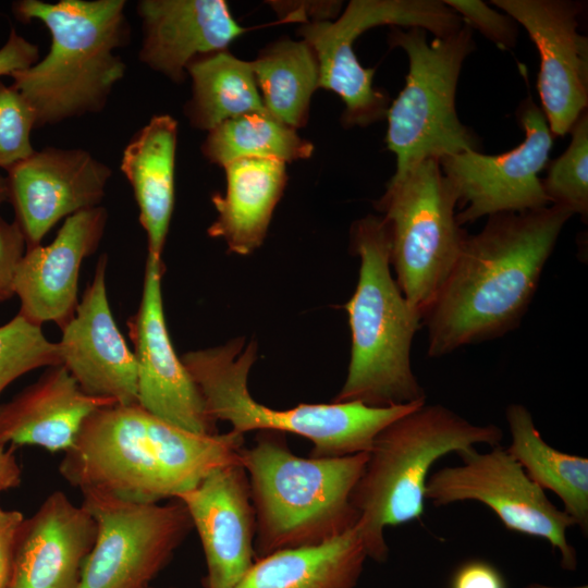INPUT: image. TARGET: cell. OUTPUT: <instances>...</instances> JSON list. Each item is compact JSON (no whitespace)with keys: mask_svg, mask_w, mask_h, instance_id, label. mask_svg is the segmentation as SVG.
<instances>
[{"mask_svg":"<svg viewBox=\"0 0 588 588\" xmlns=\"http://www.w3.org/2000/svg\"><path fill=\"white\" fill-rule=\"evenodd\" d=\"M572 216L558 205L495 213L488 217L479 233L468 234L422 316L428 356H445L514 330Z\"/></svg>","mask_w":588,"mask_h":588,"instance_id":"1","label":"cell"},{"mask_svg":"<svg viewBox=\"0 0 588 588\" xmlns=\"http://www.w3.org/2000/svg\"><path fill=\"white\" fill-rule=\"evenodd\" d=\"M244 434H199L140 405L112 404L88 416L59 473L72 487L125 502L176 499L210 473L241 463Z\"/></svg>","mask_w":588,"mask_h":588,"instance_id":"2","label":"cell"},{"mask_svg":"<svg viewBox=\"0 0 588 588\" xmlns=\"http://www.w3.org/2000/svg\"><path fill=\"white\" fill-rule=\"evenodd\" d=\"M124 0H20L23 22H41L50 33L48 53L11 75L12 86L33 109L36 128L101 112L126 65L118 50L128 45Z\"/></svg>","mask_w":588,"mask_h":588,"instance_id":"3","label":"cell"},{"mask_svg":"<svg viewBox=\"0 0 588 588\" xmlns=\"http://www.w3.org/2000/svg\"><path fill=\"white\" fill-rule=\"evenodd\" d=\"M367 460L368 452L301 457L284 433L259 431L240 455L255 510L256 559L319 546L354 528L359 514L352 493Z\"/></svg>","mask_w":588,"mask_h":588,"instance_id":"4","label":"cell"},{"mask_svg":"<svg viewBox=\"0 0 588 588\" xmlns=\"http://www.w3.org/2000/svg\"><path fill=\"white\" fill-rule=\"evenodd\" d=\"M352 248L360 259L354 294L345 304L352 333L347 375L332 402L388 407L426 402L411 351L422 316L401 292L391 273L390 237L380 216L353 223Z\"/></svg>","mask_w":588,"mask_h":588,"instance_id":"5","label":"cell"},{"mask_svg":"<svg viewBox=\"0 0 588 588\" xmlns=\"http://www.w3.org/2000/svg\"><path fill=\"white\" fill-rule=\"evenodd\" d=\"M500 427L476 425L440 404L422 403L397 417L376 436L352 502L356 527L368 558L385 562L384 528L420 519L425 489L433 464L476 444L500 445Z\"/></svg>","mask_w":588,"mask_h":588,"instance_id":"6","label":"cell"},{"mask_svg":"<svg viewBox=\"0 0 588 588\" xmlns=\"http://www.w3.org/2000/svg\"><path fill=\"white\" fill-rule=\"evenodd\" d=\"M257 346L236 338L224 345L191 351L181 357L209 415L232 431H277L311 441L310 457H341L369 452L380 430L422 403L372 407L360 402L299 404L274 409L249 393L248 375ZM427 402V401H426Z\"/></svg>","mask_w":588,"mask_h":588,"instance_id":"7","label":"cell"},{"mask_svg":"<svg viewBox=\"0 0 588 588\" xmlns=\"http://www.w3.org/2000/svg\"><path fill=\"white\" fill-rule=\"evenodd\" d=\"M388 41L408 59L405 86L385 115L387 146L396 157L392 176L426 159L478 151V137L460 121L455 107L463 63L475 49L473 29L464 23L456 33L428 41L422 28L393 26Z\"/></svg>","mask_w":588,"mask_h":588,"instance_id":"8","label":"cell"},{"mask_svg":"<svg viewBox=\"0 0 588 588\" xmlns=\"http://www.w3.org/2000/svg\"><path fill=\"white\" fill-rule=\"evenodd\" d=\"M457 197L437 159L392 176L375 203L389 231L390 264L408 304L421 316L454 266L468 233L456 220Z\"/></svg>","mask_w":588,"mask_h":588,"instance_id":"9","label":"cell"},{"mask_svg":"<svg viewBox=\"0 0 588 588\" xmlns=\"http://www.w3.org/2000/svg\"><path fill=\"white\" fill-rule=\"evenodd\" d=\"M380 25L419 27L446 37L462 26L461 17L439 0H352L335 21L303 24L297 35L313 48L319 66V88L340 96L345 127H366L385 118L391 103L387 91L373 86L375 68H364L355 40Z\"/></svg>","mask_w":588,"mask_h":588,"instance_id":"10","label":"cell"},{"mask_svg":"<svg viewBox=\"0 0 588 588\" xmlns=\"http://www.w3.org/2000/svg\"><path fill=\"white\" fill-rule=\"evenodd\" d=\"M96 539L78 588H149L194 529L182 501L137 504L83 492Z\"/></svg>","mask_w":588,"mask_h":588,"instance_id":"11","label":"cell"},{"mask_svg":"<svg viewBox=\"0 0 588 588\" xmlns=\"http://www.w3.org/2000/svg\"><path fill=\"white\" fill-rule=\"evenodd\" d=\"M462 464L445 466L429 476L425 499L434 506L478 501L511 531L537 537L559 550L561 567L574 571L577 553L566 531L575 523L559 510L519 463L501 445L480 453L476 448L457 453Z\"/></svg>","mask_w":588,"mask_h":588,"instance_id":"12","label":"cell"},{"mask_svg":"<svg viewBox=\"0 0 588 588\" xmlns=\"http://www.w3.org/2000/svg\"><path fill=\"white\" fill-rule=\"evenodd\" d=\"M525 138L499 155L476 150L442 158L441 171L464 207L456 213L460 225L502 212H523L550 205L539 173L549 161L553 135L544 113L532 99L518 110Z\"/></svg>","mask_w":588,"mask_h":588,"instance_id":"13","label":"cell"},{"mask_svg":"<svg viewBox=\"0 0 588 588\" xmlns=\"http://www.w3.org/2000/svg\"><path fill=\"white\" fill-rule=\"evenodd\" d=\"M162 258L147 254L140 304L127 320L137 368V404L182 429L218 433L204 399L171 342L163 309Z\"/></svg>","mask_w":588,"mask_h":588,"instance_id":"14","label":"cell"},{"mask_svg":"<svg viewBox=\"0 0 588 588\" xmlns=\"http://www.w3.org/2000/svg\"><path fill=\"white\" fill-rule=\"evenodd\" d=\"M522 24L540 56L537 88L549 128L564 136L588 106V40L578 33L583 2L491 0Z\"/></svg>","mask_w":588,"mask_h":588,"instance_id":"15","label":"cell"},{"mask_svg":"<svg viewBox=\"0 0 588 588\" xmlns=\"http://www.w3.org/2000/svg\"><path fill=\"white\" fill-rule=\"evenodd\" d=\"M7 173L14 221L28 249L60 220L100 206L112 170L85 149L46 147Z\"/></svg>","mask_w":588,"mask_h":588,"instance_id":"16","label":"cell"},{"mask_svg":"<svg viewBox=\"0 0 588 588\" xmlns=\"http://www.w3.org/2000/svg\"><path fill=\"white\" fill-rule=\"evenodd\" d=\"M108 257L102 254L74 316L61 329V365L88 395L120 405L137 403L133 351L117 326L106 285Z\"/></svg>","mask_w":588,"mask_h":588,"instance_id":"17","label":"cell"},{"mask_svg":"<svg viewBox=\"0 0 588 588\" xmlns=\"http://www.w3.org/2000/svg\"><path fill=\"white\" fill-rule=\"evenodd\" d=\"M186 506L206 561L204 588H234L256 560L255 510L241 463L210 473L179 498Z\"/></svg>","mask_w":588,"mask_h":588,"instance_id":"18","label":"cell"},{"mask_svg":"<svg viewBox=\"0 0 588 588\" xmlns=\"http://www.w3.org/2000/svg\"><path fill=\"white\" fill-rule=\"evenodd\" d=\"M108 216L102 206L81 210L64 220L50 244L25 250L13 280L19 315L40 327L53 322L62 329L70 321L82 264L97 250Z\"/></svg>","mask_w":588,"mask_h":588,"instance_id":"19","label":"cell"},{"mask_svg":"<svg viewBox=\"0 0 588 588\" xmlns=\"http://www.w3.org/2000/svg\"><path fill=\"white\" fill-rule=\"evenodd\" d=\"M139 61L182 84L188 64L198 57L226 50L248 32L232 16L224 0H139Z\"/></svg>","mask_w":588,"mask_h":588,"instance_id":"20","label":"cell"},{"mask_svg":"<svg viewBox=\"0 0 588 588\" xmlns=\"http://www.w3.org/2000/svg\"><path fill=\"white\" fill-rule=\"evenodd\" d=\"M96 534L82 504L52 492L21 525L9 588H78Z\"/></svg>","mask_w":588,"mask_h":588,"instance_id":"21","label":"cell"},{"mask_svg":"<svg viewBox=\"0 0 588 588\" xmlns=\"http://www.w3.org/2000/svg\"><path fill=\"white\" fill-rule=\"evenodd\" d=\"M117 404L88 395L65 369H48L12 400L0 404V443L66 452L83 424L100 407Z\"/></svg>","mask_w":588,"mask_h":588,"instance_id":"22","label":"cell"},{"mask_svg":"<svg viewBox=\"0 0 588 588\" xmlns=\"http://www.w3.org/2000/svg\"><path fill=\"white\" fill-rule=\"evenodd\" d=\"M177 122L156 114L125 146L120 168L132 186L148 254L162 258L174 207Z\"/></svg>","mask_w":588,"mask_h":588,"instance_id":"23","label":"cell"},{"mask_svg":"<svg viewBox=\"0 0 588 588\" xmlns=\"http://www.w3.org/2000/svg\"><path fill=\"white\" fill-rule=\"evenodd\" d=\"M223 169L226 191L211 197L218 217L207 234L224 240L231 253L247 256L265 241L286 186V163L247 158L230 162Z\"/></svg>","mask_w":588,"mask_h":588,"instance_id":"24","label":"cell"},{"mask_svg":"<svg viewBox=\"0 0 588 588\" xmlns=\"http://www.w3.org/2000/svg\"><path fill=\"white\" fill-rule=\"evenodd\" d=\"M367 558L355 526L319 546L256 559L234 588H354Z\"/></svg>","mask_w":588,"mask_h":588,"instance_id":"25","label":"cell"},{"mask_svg":"<svg viewBox=\"0 0 588 588\" xmlns=\"http://www.w3.org/2000/svg\"><path fill=\"white\" fill-rule=\"evenodd\" d=\"M511 433L507 452L541 489L554 492L583 534L588 532V460L555 450L535 426L530 412L522 404L505 409Z\"/></svg>","mask_w":588,"mask_h":588,"instance_id":"26","label":"cell"},{"mask_svg":"<svg viewBox=\"0 0 588 588\" xmlns=\"http://www.w3.org/2000/svg\"><path fill=\"white\" fill-rule=\"evenodd\" d=\"M186 74L192 79V96L183 111L194 128L209 132L240 115L269 114L250 61L236 58L228 49L196 58Z\"/></svg>","mask_w":588,"mask_h":588,"instance_id":"27","label":"cell"},{"mask_svg":"<svg viewBox=\"0 0 588 588\" xmlns=\"http://www.w3.org/2000/svg\"><path fill=\"white\" fill-rule=\"evenodd\" d=\"M262 102L271 117L297 130L308 121L311 97L319 88V66L303 39L282 37L250 61Z\"/></svg>","mask_w":588,"mask_h":588,"instance_id":"28","label":"cell"},{"mask_svg":"<svg viewBox=\"0 0 588 588\" xmlns=\"http://www.w3.org/2000/svg\"><path fill=\"white\" fill-rule=\"evenodd\" d=\"M201 154L223 168L240 159L292 162L308 159L314 144L270 114L248 113L228 120L208 132Z\"/></svg>","mask_w":588,"mask_h":588,"instance_id":"29","label":"cell"},{"mask_svg":"<svg viewBox=\"0 0 588 588\" xmlns=\"http://www.w3.org/2000/svg\"><path fill=\"white\" fill-rule=\"evenodd\" d=\"M566 150L548 167L541 180L550 205L564 207L586 220L588 217V114L585 111L569 130Z\"/></svg>","mask_w":588,"mask_h":588,"instance_id":"30","label":"cell"},{"mask_svg":"<svg viewBox=\"0 0 588 588\" xmlns=\"http://www.w3.org/2000/svg\"><path fill=\"white\" fill-rule=\"evenodd\" d=\"M61 365L58 343L40 326L16 314L0 326V394L21 376L41 367Z\"/></svg>","mask_w":588,"mask_h":588,"instance_id":"31","label":"cell"},{"mask_svg":"<svg viewBox=\"0 0 588 588\" xmlns=\"http://www.w3.org/2000/svg\"><path fill=\"white\" fill-rule=\"evenodd\" d=\"M34 128L30 106L11 84L0 81V168L7 171L35 151L30 139Z\"/></svg>","mask_w":588,"mask_h":588,"instance_id":"32","label":"cell"},{"mask_svg":"<svg viewBox=\"0 0 588 588\" xmlns=\"http://www.w3.org/2000/svg\"><path fill=\"white\" fill-rule=\"evenodd\" d=\"M463 23L479 30L499 49L510 50L515 47L517 23L506 13H500L480 0H444Z\"/></svg>","mask_w":588,"mask_h":588,"instance_id":"33","label":"cell"},{"mask_svg":"<svg viewBox=\"0 0 588 588\" xmlns=\"http://www.w3.org/2000/svg\"><path fill=\"white\" fill-rule=\"evenodd\" d=\"M25 250V240L16 222L0 217V303L14 296V273Z\"/></svg>","mask_w":588,"mask_h":588,"instance_id":"34","label":"cell"},{"mask_svg":"<svg viewBox=\"0 0 588 588\" xmlns=\"http://www.w3.org/2000/svg\"><path fill=\"white\" fill-rule=\"evenodd\" d=\"M282 22L330 21L339 15L342 1H268Z\"/></svg>","mask_w":588,"mask_h":588,"instance_id":"35","label":"cell"},{"mask_svg":"<svg viewBox=\"0 0 588 588\" xmlns=\"http://www.w3.org/2000/svg\"><path fill=\"white\" fill-rule=\"evenodd\" d=\"M450 588H507L500 569L485 560H468L458 565L450 579Z\"/></svg>","mask_w":588,"mask_h":588,"instance_id":"36","label":"cell"},{"mask_svg":"<svg viewBox=\"0 0 588 588\" xmlns=\"http://www.w3.org/2000/svg\"><path fill=\"white\" fill-rule=\"evenodd\" d=\"M39 60V48L11 28L9 37L0 48V77L32 66Z\"/></svg>","mask_w":588,"mask_h":588,"instance_id":"37","label":"cell"},{"mask_svg":"<svg viewBox=\"0 0 588 588\" xmlns=\"http://www.w3.org/2000/svg\"><path fill=\"white\" fill-rule=\"evenodd\" d=\"M24 519L19 511L0 509V588H9L15 543Z\"/></svg>","mask_w":588,"mask_h":588,"instance_id":"38","label":"cell"},{"mask_svg":"<svg viewBox=\"0 0 588 588\" xmlns=\"http://www.w3.org/2000/svg\"><path fill=\"white\" fill-rule=\"evenodd\" d=\"M14 448L0 443V492L17 488L22 482V468L14 454Z\"/></svg>","mask_w":588,"mask_h":588,"instance_id":"39","label":"cell"},{"mask_svg":"<svg viewBox=\"0 0 588 588\" xmlns=\"http://www.w3.org/2000/svg\"><path fill=\"white\" fill-rule=\"evenodd\" d=\"M9 201V188L7 177L0 174V207Z\"/></svg>","mask_w":588,"mask_h":588,"instance_id":"40","label":"cell"},{"mask_svg":"<svg viewBox=\"0 0 588 588\" xmlns=\"http://www.w3.org/2000/svg\"><path fill=\"white\" fill-rule=\"evenodd\" d=\"M525 588H562V587H552V586H546L542 584L532 583L527 585ZM567 588H588L587 585L577 586V587H567Z\"/></svg>","mask_w":588,"mask_h":588,"instance_id":"41","label":"cell"},{"mask_svg":"<svg viewBox=\"0 0 588 588\" xmlns=\"http://www.w3.org/2000/svg\"><path fill=\"white\" fill-rule=\"evenodd\" d=\"M149 588H155V587L150 586ZM170 588H176V587H170Z\"/></svg>","mask_w":588,"mask_h":588,"instance_id":"42","label":"cell"}]
</instances>
